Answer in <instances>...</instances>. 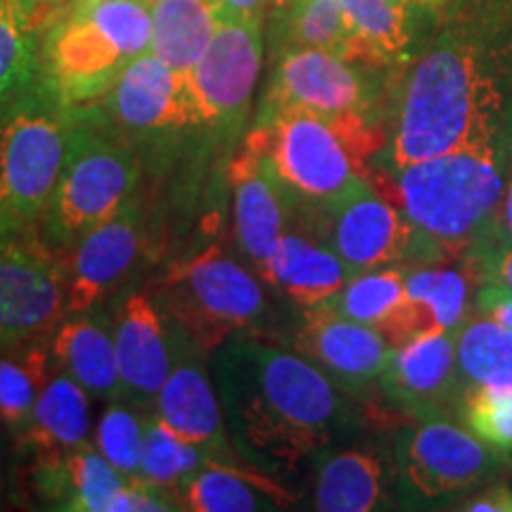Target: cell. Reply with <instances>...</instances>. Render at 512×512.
<instances>
[{
    "label": "cell",
    "mask_w": 512,
    "mask_h": 512,
    "mask_svg": "<svg viewBox=\"0 0 512 512\" xmlns=\"http://www.w3.org/2000/svg\"><path fill=\"white\" fill-rule=\"evenodd\" d=\"M510 140L512 12L498 0H451L427 46L401 67L387 166Z\"/></svg>",
    "instance_id": "1"
},
{
    "label": "cell",
    "mask_w": 512,
    "mask_h": 512,
    "mask_svg": "<svg viewBox=\"0 0 512 512\" xmlns=\"http://www.w3.org/2000/svg\"><path fill=\"white\" fill-rule=\"evenodd\" d=\"M214 382L230 439L247 465L278 475L347 432L354 413L335 380L299 351L252 335L216 349Z\"/></svg>",
    "instance_id": "2"
},
{
    "label": "cell",
    "mask_w": 512,
    "mask_h": 512,
    "mask_svg": "<svg viewBox=\"0 0 512 512\" xmlns=\"http://www.w3.org/2000/svg\"><path fill=\"white\" fill-rule=\"evenodd\" d=\"M510 143L463 147L373 181L399 204L415 233L413 266L489 256L503 219Z\"/></svg>",
    "instance_id": "3"
},
{
    "label": "cell",
    "mask_w": 512,
    "mask_h": 512,
    "mask_svg": "<svg viewBox=\"0 0 512 512\" xmlns=\"http://www.w3.org/2000/svg\"><path fill=\"white\" fill-rule=\"evenodd\" d=\"M384 145L387 138L373 114L283 110L256 119L245 136V147L259 155L292 209L302 204L309 211L368 181V162Z\"/></svg>",
    "instance_id": "4"
},
{
    "label": "cell",
    "mask_w": 512,
    "mask_h": 512,
    "mask_svg": "<svg viewBox=\"0 0 512 512\" xmlns=\"http://www.w3.org/2000/svg\"><path fill=\"white\" fill-rule=\"evenodd\" d=\"M41 81L64 105H93L150 53V0L74 3L41 29Z\"/></svg>",
    "instance_id": "5"
},
{
    "label": "cell",
    "mask_w": 512,
    "mask_h": 512,
    "mask_svg": "<svg viewBox=\"0 0 512 512\" xmlns=\"http://www.w3.org/2000/svg\"><path fill=\"white\" fill-rule=\"evenodd\" d=\"M143 159L95 105L74 107L67 155L38 233L67 256L95 226L136 195Z\"/></svg>",
    "instance_id": "6"
},
{
    "label": "cell",
    "mask_w": 512,
    "mask_h": 512,
    "mask_svg": "<svg viewBox=\"0 0 512 512\" xmlns=\"http://www.w3.org/2000/svg\"><path fill=\"white\" fill-rule=\"evenodd\" d=\"M74 107L38 81L0 121V240L38 230L60 178Z\"/></svg>",
    "instance_id": "7"
},
{
    "label": "cell",
    "mask_w": 512,
    "mask_h": 512,
    "mask_svg": "<svg viewBox=\"0 0 512 512\" xmlns=\"http://www.w3.org/2000/svg\"><path fill=\"white\" fill-rule=\"evenodd\" d=\"M152 297L204 354L249 335L268 316L264 280L216 245L171 264Z\"/></svg>",
    "instance_id": "8"
},
{
    "label": "cell",
    "mask_w": 512,
    "mask_h": 512,
    "mask_svg": "<svg viewBox=\"0 0 512 512\" xmlns=\"http://www.w3.org/2000/svg\"><path fill=\"white\" fill-rule=\"evenodd\" d=\"M105 119L136 147L143 164L162 157L176 140L200 131L188 74L166 64L155 53L140 55L98 102Z\"/></svg>",
    "instance_id": "9"
},
{
    "label": "cell",
    "mask_w": 512,
    "mask_h": 512,
    "mask_svg": "<svg viewBox=\"0 0 512 512\" xmlns=\"http://www.w3.org/2000/svg\"><path fill=\"white\" fill-rule=\"evenodd\" d=\"M264 29L259 22L219 17L207 50L188 72L200 131L226 143L242 138L264 64Z\"/></svg>",
    "instance_id": "10"
},
{
    "label": "cell",
    "mask_w": 512,
    "mask_h": 512,
    "mask_svg": "<svg viewBox=\"0 0 512 512\" xmlns=\"http://www.w3.org/2000/svg\"><path fill=\"white\" fill-rule=\"evenodd\" d=\"M503 458L453 418L418 420L396 441L401 486L420 501L463 496L491 482Z\"/></svg>",
    "instance_id": "11"
},
{
    "label": "cell",
    "mask_w": 512,
    "mask_h": 512,
    "mask_svg": "<svg viewBox=\"0 0 512 512\" xmlns=\"http://www.w3.org/2000/svg\"><path fill=\"white\" fill-rule=\"evenodd\" d=\"M67 316V268L38 230L0 240V347L48 337Z\"/></svg>",
    "instance_id": "12"
},
{
    "label": "cell",
    "mask_w": 512,
    "mask_h": 512,
    "mask_svg": "<svg viewBox=\"0 0 512 512\" xmlns=\"http://www.w3.org/2000/svg\"><path fill=\"white\" fill-rule=\"evenodd\" d=\"M375 69L328 50H287L271 57V79L256 119L283 110L318 114H373Z\"/></svg>",
    "instance_id": "13"
},
{
    "label": "cell",
    "mask_w": 512,
    "mask_h": 512,
    "mask_svg": "<svg viewBox=\"0 0 512 512\" xmlns=\"http://www.w3.org/2000/svg\"><path fill=\"white\" fill-rule=\"evenodd\" d=\"M323 223V242L335 249L351 273L411 261L415 233L399 204L373 181L358 183L328 207L313 211Z\"/></svg>",
    "instance_id": "14"
},
{
    "label": "cell",
    "mask_w": 512,
    "mask_h": 512,
    "mask_svg": "<svg viewBox=\"0 0 512 512\" xmlns=\"http://www.w3.org/2000/svg\"><path fill=\"white\" fill-rule=\"evenodd\" d=\"M458 330L425 332L399 344L380 375L382 394L413 420L453 418L465 384L458 370Z\"/></svg>",
    "instance_id": "15"
},
{
    "label": "cell",
    "mask_w": 512,
    "mask_h": 512,
    "mask_svg": "<svg viewBox=\"0 0 512 512\" xmlns=\"http://www.w3.org/2000/svg\"><path fill=\"white\" fill-rule=\"evenodd\" d=\"M147 242V209L136 195L64 256L67 316L93 311L133 273Z\"/></svg>",
    "instance_id": "16"
},
{
    "label": "cell",
    "mask_w": 512,
    "mask_h": 512,
    "mask_svg": "<svg viewBox=\"0 0 512 512\" xmlns=\"http://www.w3.org/2000/svg\"><path fill=\"white\" fill-rule=\"evenodd\" d=\"M176 330L174 368L150 413L181 439L202 446L211 460L247 465L228 434L216 382L204 366V351L178 325Z\"/></svg>",
    "instance_id": "17"
},
{
    "label": "cell",
    "mask_w": 512,
    "mask_h": 512,
    "mask_svg": "<svg viewBox=\"0 0 512 512\" xmlns=\"http://www.w3.org/2000/svg\"><path fill=\"white\" fill-rule=\"evenodd\" d=\"M491 259L482 254H465L448 261L406 268V299L382 330L392 347L408 339L439 330H460L472 316L479 283L489 278Z\"/></svg>",
    "instance_id": "18"
},
{
    "label": "cell",
    "mask_w": 512,
    "mask_h": 512,
    "mask_svg": "<svg viewBox=\"0 0 512 512\" xmlns=\"http://www.w3.org/2000/svg\"><path fill=\"white\" fill-rule=\"evenodd\" d=\"M124 399L150 413L174 368L176 323L152 292L128 290L112 316Z\"/></svg>",
    "instance_id": "19"
},
{
    "label": "cell",
    "mask_w": 512,
    "mask_h": 512,
    "mask_svg": "<svg viewBox=\"0 0 512 512\" xmlns=\"http://www.w3.org/2000/svg\"><path fill=\"white\" fill-rule=\"evenodd\" d=\"M392 349L373 325L337 316L325 306L304 309L302 325L294 332V351L309 358L347 394H361L380 382Z\"/></svg>",
    "instance_id": "20"
},
{
    "label": "cell",
    "mask_w": 512,
    "mask_h": 512,
    "mask_svg": "<svg viewBox=\"0 0 512 512\" xmlns=\"http://www.w3.org/2000/svg\"><path fill=\"white\" fill-rule=\"evenodd\" d=\"M349 60L370 69L406 67L432 38L441 10L411 0H342Z\"/></svg>",
    "instance_id": "21"
},
{
    "label": "cell",
    "mask_w": 512,
    "mask_h": 512,
    "mask_svg": "<svg viewBox=\"0 0 512 512\" xmlns=\"http://www.w3.org/2000/svg\"><path fill=\"white\" fill-rule=\"evenodd\" d=\"M230 188H233L235 242L245 264L252 266L256 273L290 230L294 209L259 155L245 145L230 164Z\"/></svg>",
    "instance_id": "22"
},
{
    "label": "cell",
    "mask_w": 512,
    "mask_h": 512,
    "mask_svg": "<svg viewBox=\"0 0 512 512\" xmlns=\"http://www.w3.org/2000/svg\"><path fill=\"white\" fill-rule=\"evenodd\" d=\"M256 275L302 309H316L328 304L354 273L328 242L287 230Z\"/></svg>",
    "instance_id": "23"
},
{
    "label": "cell",
    "mask_w": 512,
    "mask_h": 512,
    "mask_svg": "<svg viewBox=\"0 0 512 512\" xmlns=\"http://www.w3.org/2000/svg\"><path fill=\"white\" fill-rule=\"evenodd\" d=\"M126 477L93 444L57 458H34L31 489L53 510L107 512Z\"/></svg>",
    "instance_id": "24"
},
{
    "label": "cell",
    "mask_w": 512,
    "mask_h": 512,
    "mask_svg": "<svg viewBox=\"0 0 512 512\" xmlns=\"http://www.w3.org/2000/svg\"><path fill=\"white\" fill-rule=\"evenodd\" d=\"M50 351L55 368L74 377L93 399H124L112 318L100 316L95 309L69 313L50 332Z\"/></svg>",
    "instance_id": "25"
},
{
    "label": "cell",
    "mask_w": 512,
    "mask_h": 512,
    "mask_svg": "<svg viewBox=\"0 0 512 512\" xmlns=\"http://www.w3.org/2000/svg\"><path fill=\"white\" fill-rule=\"evenodd\" d=\"M91 444V394L74 377L57 370L43 387L29 430L17 451L31 458H57Z\"/></svg>",
    "instance_id": "26"
},
{
    "label": "cell",
    "mask_w": 512,
    "mask_h": 512,
    "mask_svg": "<svg viewBox=\"0 0 512 512\" xmlns=\"http://www.w3.org/2000/svg\"><path fill=\"white\" fill-rule=\"evenodd\" d=\"M183 508L192 512L278 510L294 498L268 472L252 465L207 460L178 489Z\"/></svg>",
    "instance_id": "27"
},
{
    "label": "cell",
    "mask_w": 512,
    "mask_h": 512,
    "mask_svg": "<svg viewBox=\"0 0 512 512\" xmlns=\"http://www.w3.org/2000/svg\"><path fill=\"white\" fill-rule=\"evenodd\" d=\"M387 501L384 463L370 451L323 453L313 479V505L323 512H368Z\"/></svg>",
    "instance_id": "28"
},
{
    "label": "cell",
    "mask_w": 512,
    "mask_h": 512,
    "mask_svg": "<svg viewBox=\"0 0 512 512\" xmlns=\"http://www.w3.org/2000/svg\"><path fill=\"white\" fill-rule=\"evenodd\" d=\"M266 24L271 57L287 50H328L349 60L342 0H275Z\"/></svg>",
    "instance_id": "29"
},
{
    "label": "cell",
    "mask_w": 512,
    "mask_h": 512,
    "mask_svg": "<svg viewBox=\"0 0 512 512\" xmlns=\"http://www.w3.org/2000/svg\"><path fill=\"white\" fill-rule=\"evenodd\" d=\"M55 366L50 335L0 347V427L15 441L29 430L31 415Z\"/></svg>",
    "instance_id": "30"
},
{
    "label": "cell",
    "mask_w": 512,
    "mask_h": 512,
    "mask_svg": "<svg viewBox=\"0 0 512 512\" xmlns=\"http://www.w3.org/2000/svg\"><path fill=\"white\" fill-rule=\"evenodd\" d=\"M152 53L188 74L207 50L219 8L216 0H150Z\"/></svg>",
    "instance_id": "31"
},
{
    "label": "cell",
    "mask_w": 512,
    "mask_h": 512,
    "mask_svg": "<svg viewBox=\"0 0 512 512\" xmlns=\"http://www.w3.org/2000/svg\"><path fill=\"white\" fill-rule=\"evenodd\" d=\"M41 76V36L17 0H0V121Z\"/></svg>",
    "instance_id": "32"
},
{
    "label": "cell",
    "mask_w": 512,
    "mask_h": 512,
    "mask_svg": "<svg viewBox=\"0 0 512 512\" xmlns=\"http://www.w3.org/2000/svg\"><path fill=\"white\" fill-rule=\"evenodd\" d=\"M458 370L465 387L510 384L512 387V330L494 318L470 316L456 335Z\"/></svg>",
    "instance_id": "33"
},
{
    "label": "cell",
    "mask_w": 512,
    "mask_h": 512,
    "mask_svg": "<svg viewBox=\"0 0 512 512\" xmlns=\"http://www.w3.org/2000/svg\"><path fill=\"white\" fill-rule=\"evenodd\" d=\"M406 299V268H375V271L356 273L347 280L325 309L356 323L373 325L384 330L399 313Z\"/></svg>",
    "instance_id": "34"
},
{
    "label": "cell",
    "mask_w": 512,
    "mask_h": 512,
    "mask_svg": "<svg viewBox=\"0 0 512 512\" xmlns=\"http://www.w3.org/2000/svg\"><path fill=\"white\" fill-rule=\"evenodd\" d=\"M207 460L211 458L202 446L181 439L155 413H147L138 479L178 494L185 479L195 470H200Z\"/></svg>",
    "instance_id": "35"
},
{
    "label": "cell",
    "mask_w": 512,
    "mask_h": 512,
    "mask_svg": "<svg viewBox=\"0 0 512 512\" xmlns=\"http://www.w3.org/2000/svg\"><path fill=\"white\" fill-rule=\"evenodd\" d=\"M458 418L491 451L512 460V387L510 384H477L465 387Z\"/></svg>",
    "instance_id": "36"
},
{
    "label": "cell",
    "mask_w": 512,
    "mask_h": 512,
    "mask_svg": "<svg viewBox=\"0 0 512 512\" xmlns=\"http://www.w3.org/2000/svg\"><path fill=\"white\" fill-rule=\"evenodd\" d=\"M147 413L128 403L126 399L107 401L98 425H95V448L126 479L140 477V460H143Z\"/></svg>",
    "instance_id": "37"
},
{
    "label": "cell",
    "mask_w": 512,
    "mask_h": 512,
    "mask_svg": "<svg viewBox=\"0 0 512 512\" xmlns=\"http://www.w3.org/2000/svg\"><path fill=\"white\" fill-rule=\"evenodd\" d=\"M185 510L176 491L159 489L143 479H126L119 494L112 498L107 512H171Z\"/></svg>",
    "instance_id": "38"
},
{
    "label": "cell",
    "mask_w": 512,
    "mask_h": 512,
    "mask_svg": "<svg viewBox=\"0 0 512 512\" xmlns=\"http://www.w3.org/2000/svg\"><path fill=\"white\" fill-rule=\"evenodd\" d=\"M475 309L512 330V290L498 280H484L475 297Z\"/></svg>",
    "instance_id": "39"
},
{
    "label": "cell",
    "mask_w": 512,
    "mask_h": 512,
    "mask_svg": "<svg viewBox=\"0 0 512 512\" xmlns=\"http://www.w3.org/2000/svg\"><path fill=\"white\" fill-rule=\"evenodd\" d=\"M273 3L275 0H216V8H219V17L266 24Z\"/></svg>",
    "instance_id": "40"
},
{
    "label": "cell",
    "mask_w": 512,
    "mask_h": 512,
    "mask_svg": "<svg viewBox=\"0 0 512 512\" xmlns=\"http://www.w3.org/2000/svg\"><path fill=\"white\" fill-rule=\"evenodd\" d=\"M460 510H475V512H512V486L491 484L486 486L482 494L467 498Z\"/></svg>",
    "instance_id": "41"
},
{
    "label": "cell",
    "mask_w": 512,
    "mask_h": 512,
    "mask_svg": "<svg viewBox=\"0 0 512 512\" xmlns=\"http://www.w3.org/2000/svg\"><path fill=\"white\" fill-rule=\"evenodd\" d=\"M72 3L74 0H17L22 15L27 17V22L38 34H41V29L46 27L50 19L67 10Z\"/></svg>",
    "instance_id": "42"
},
{
    "label": "cell",
    "mask_w": 512,
    "mask_h": 512,
    "mask_svg": "<svg viewBox=\"0 0 512 512\" xmlns=\"http://www.w3.org/2000/svg\"><path fill=\"white\" fill-rule=\"evenodd\" d=\"M22 501L19 496V484L15 475H12V467L5 458L3 446H0V510H10L17 508V503Z\"/></svg>",
    "instance_id": "43"
},
{
    "label": "cell",
    "mask_w": 512,
    "mask_h": 512,
    "mask_svg": "<svg viewBox=\"0 0 512 512\" xmlns=\"http://www.w3.org/2000/svg\"><path fill=\"white\" fill-rule=\"evenodd\" d=\"M491 271H494V275L489 280H498V283L512 290V247H503L501 254L494 256Z\"/></svg>",
    "instance_id": "44"
},
{
    "label": "cell",
    "mask_w": 512,
    "mask_h": 512,
    "mask_svg": "<svg viewBox=\"0 0 512 512\" xmlns=\"http://www.w3.org/2000/svg\"><path fill=\"white\" fill-rule=\"evenodd\" d=\"M503 223H505V228H508V235L512 238V169H510V176H508V188H505Z\"/></svg>",
    "instance_id": "45"
},
{
    "label": "cell",
    "mask_w": 512,
    "mask_h": 512,
    "mask_svg": "<svg viewBox=\"0 0 512 512\" xmlns=\"http://www.w3.org/2000/svg\"><path fill=\"white\" fill-rule=\"evenodd\" d=\"M411 3L425 5V8H432V10H446V5L451 3V0H411Z\"/></svg>",
    "instance_id": "46"
},
{
    "label": "cell",
    "mask_w": 512,
    "mask_h": 512,
    "mask_svg": "<svg viewBox=\"0 0 512 512\" xmlns=\"http://www.w3.org/2000/svg\"><path fill=\"white\" fill-rule=\"evenodd\" d=\"M74 3H98V0H74ZM72 3V5H74Z\"/></svg>",
    "instance_id": "47"
},
{
    "label": "cell",
    "mask_w": 512,
    "mask_h": 512,
    "mask_svg": "<svg viewBox=\"0 0 512 512\" xmlns=\"http://www.w3.org/2000/svg\"><path fill=\"white\" fill-rule=\"evenodd\" d=\"M0 432H3V427H0Z\"/></svg>",
    "instance_id": "48"
}]
</instances>
